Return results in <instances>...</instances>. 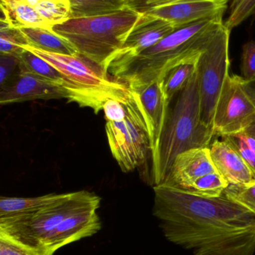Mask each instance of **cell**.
I'll return each mask as SVG.
<instances>
[{
    "instance_id": "obj_14",
    "label": "cell",
    "mask_w": 255,
    "mask_h": 255,
    "mask_svg": "<svg viewBox=\"0 0 255 255\" xmlns=\"http://www.w3.org/2000/svg\"><path fill=\"white\" fill-rule=\"evenodd\" d=\"M217 171L209 147L192 148L177 156L167 179L162 184L185 190L197 178Z\"/></svg>"
},
{
    "instance_id": "obj_33",
    "label": "cell",
    "mask_w": 255,
    "mask_h": 255,
    "mask_svg": "<svg viewBox=\"0 0 255 255\" xmlns=\"http://www.w3.org/2000/svg\"><path fill=\"white\" fill-rule=\"evenodd\" d=\"M179 1V0H124L126 5L140 13H143L145 10L156 7V6L162 5V4H168L173 1ZM232 1V0H231Z\"/></svg>"
},
{
    "instance_id": "obj_24",
    "label": "cell",
    "mask_w": 255,
    "mask_h": 255,
    "mask_svg": "<svg viewBox=\"0 0 255 255\" xmlns=\"http://www.w3.org/2000/svg\"><path fill=\"white\" fill-rule=\"evenodd\" d=\"M36 10L50 25L61 24L71 17L70 1L64 0H42L35 6Z\"/></svg>"
},
{
    "instance_id": "obj_3",
    "label": "cell",
    "mask_w": 255,
    "mask_h": 255,
    "mask_svg": "<svg viewBox=\"0 0 255 255\" xmlns=\"http://www.w3.org/2000/svg\"><path fill=\"white\" fill-rule=\"evenodd\" d=\"M214 133L201 117L197 73L179 93L169 112L157 153L152 158L151 175L154 186L167 179L174 160L180 153L192 148L209 147Z\"/></svg>"
},
{
    "instance_id": "obj_17",
    "label": "cell",
    "mask_w": 255,
    "mask_h": 255,
    "mask_svg": "<svg viewBox=\"0 0 255 255\" xmlns=\"http://www.w3.org/2000/svg\"><path fill=\"white\" fill-rule=\"evenodd\" d=\"M19 29L28 41V46L62 55H75L79 53L73 44L54 32L52 28L23 27Z\"/></svg>"
},
{
    "instance_id": "obj_7",
    "label": "cell",
    "mask_w": 255,
    "mask_h": 255,
    "mask_svg": "<svg viewBox=\"0 0 255 255\" xmlns=\"http://www.w3.org/2000/svg\"><path fill=\"white\" fill-rule=\"evenodd\" d=\"M131 91V90H130ZM123 121L106 122V132L112 156L124 172H132L152 158L146 120L138 96L131 91Z\"/></svg>"
},
{
    "instance_id": "obj_13",
    "label": "cell",
    "mask_w": 255,
    "mask_h": 255,
    "mask_svg": "<svg viewBox=\"0 0 255 255\" xmlns=\"http://www.w3.org/2000/svg\"><path fill=\"white\" fill-rule=\"evenodd\" d=\"M61 87L28 73L18 71L16 79L0 91L1 106L32 100L67 99Z\"/></svg>"
},
{
    "instance_id": "obj_31",
    "label": "cell",
    "mask_w": 255,
    "mask_h": 255,
    "mask_svg": "<svg viewBox=\"0 0 255 255\" xmlns=\"http://www.w3.org/2000/svg\"><path fill=\"white\" fill-rule=\"evenodd\" d=\"M106 122H118L126 118L127 111L126 103L115 100H109L103 107Z\"/></svg>"
},
{
    "instance_id": "obj_4",
    "label": "cell",
    "mask_w": 255,
    "mask_h": 255,
    "mask_svg": "<svg viewBox=\"0 0 255 255\" xmlns=\"http://www.w3.org/2000/svg\"><path fill=\"white\" fill-rule=\"evenodd\" d=\"M23 48L47 61L61 73L65 80L64 90L68 102L89 108L94 114H98L107 100L126 103L130 99L131 91L127 84L83 55L52 53L28 45Z\"/></svg>"
},
{
    "instance_id": "obj_20",
    "label": "cell",
    "mask_w": 255,
    "mask_h": 255,
    "mask_svg": "<svg viewBox=\"0 0 255 255\" xmlns=\"http://www.w3.org/2000/svg\"><path fill=\"white\" fill-rule=\"evenodd\" d=\"M199 57L181 63L171 69L161 80L162 89L166 101H171L177 94H179L190 82L197 70Z\"/></svg>"
},
{
    "instance_id": "obj_27",
    "label": "cell",
    "mask_w": 255,
    "mask_h": 255,
    "mask_svg": "<svg viewBox=\"0 0 255 255\" xmlns=\"http://www.w3.org/2000/svg\"><path fill=\"white\" fill-rule=\"evenodd\" d=\"M255 14V0H232L229 16L224 24L232 31Z\"/></svg>"
},
{
    "instance_id": "obj_18",
    "label": "cell",
    "mask_w": 255,
    "mask_h": 255,
    "mask_svg": "<svg viewBox=\"0 0 255 255\" xmlns=\"http://www.w3.org/2000/svg\"><path fill=\"white\" fill-rule=\"evenodd\" d=\"M67 193L44 195L37 197L0 198V217L32 214L64 199Z\"/></svg>"
},
{
    "instance_id": "obj_37",
    "label": "cell",
    "mask_w": 255,
    "mask_h": 255,
    "mask_svg": "<svg viewBox=\"0 0 255 255\" xmlns=\"http://www.w3.org/2000/svg\"><path fill=\"white\" fill-rule=\"evenodd\" d=\"M19 0H1V3L2 4H11V3L16 2Z\"/></svg>"
},
{
    "instance_id": "obj_29",
    "label": "cell",
    "mask_w": 255,
    "mask_h": 255,
    "mask_svg": "<svg viewBox=\"0 0 255 255\" xmlns=\"http://www.w3.org/2000/svg\"><path fill=\"white\" fill-rule=\"evenodd\" d=\"M222 139L227 141L239 153L240 155L251 171L255 179V151L254 150L250 148L242 138L236 135L223 136Z\"/></svg>"
},
{
    "instance_id": "obj_36",
    "label": "cell",
    "mask_w": 255,
    "mask_h": 255,
    "mask_svg": "<svg viewBox=\"0 0 255 255\" xmlns=\"http://www.w3.org/2000/svg\"><path fill=\"white\" fill-rule=\"evenodd\" d=\"M23 1L26 2L27 4H29V5L35 7V6L37 5L40 1H41L42 0H23Z\"/></svg>"
},
{
    "instance_id": "obj_28",
    "label": "cell",
    "mask_w": 255,
    "mask_h": 255,
    "mask_svg": "<svg viewBox=\"0 0 255 255\" xmlns=\"http://www.w3.org/2000/svg\"><path fill=\"white\" fill-rule=\"evenodd\" d=\"M0 255H47L0 233Z\"/></svg>"
},
{
    "instance_id": "obj_9",
    "label": "cell",
    "mask_w": 255,
    "mask_h": 255,
    "mask_svg": "<svg viewBox=\"0 0 255 255\" xmlns=\"http://www.w3.org/2000/svg\"><path fill=\"white\" fill-rule=\"evenodd\" d=\"M255 121V106L243 88L242 77L229 75L214 112V136L238 134Z\"/></svg>"
},
{
    "instance_id": "obj_12",
    "label": "cell",
    "mask_w": 255,
    "mask_h": 255,
    "mask_svg": "<svg viewBox=\"0 0 255 255\" xmlns=\"http://www.w3.org/2000/svg\"><path fill=\"white\" fill-rule=\"evenodd\" d=\"M97 209L90 208L63 220L42 241L40 251L47 255H53L64 246L97 234L101 229Z\"/></svg>"
},
{
    "instance_id": "obj_2",
    "label": "cell",
    "mask_w": 255,
    "mask_h": 255,
    "mask_svg": "<svg viewBox=\"0 0 255 255\" xmlns=\"http://www.w3.org/2000/svg\"><path fill=\"white\" fill-rule=\"evenodd\" d=\"M223 23V15H218L178 27L134 58L118 79L130 90L161 81L175 66L200 56L211 34Z\"/></svg>"
},
{
    "instance_id": "obj_19",
    "label": "cell",
    "mask_w": 255,
    "mask_h": 255,
    "mask_svg": "<svg viewBox=\"0 0 255 255\" xmlns=\"http://www.w3.org/2000/svg\"><path fill=\"white\" fill-rule=\"evenodd\" d=\"M1 20L4 21L12 28L40 27L51 28L50 25L43 19L35 7L29 5L23 0L11 4L1 3Z\"/></svg>"
},
{
    "instance_id": "obj_16",
    "label": "cell",
    "mask_w": 255,
    "mask_h": 255,
    "mask_svg": "<svg viewBox=\"0 0 255 255\" xmlns=\"http://www.w3.org/2000/svg\"><path fill=\"white\" fill-rule=\"evenodd\" d=\"M209 148L216 169L229 184H244L255 179L239 153L227 141L215 139Z\"/></svg>"
},
{
    "instance_id": "obj_15",
    "label": "cell",
    "mask_w": 255,
    "mask_h": 255,
    "mask_svg": "<svg viewBox=\"0 0 255 255\" xmlns=\"http://www.w3.org/2000/svg\"><path fill=\"white\" fill-rule=\"evenodd\" d=\"M138 96L146 120L152 158L157 153L162 133L169 115V103L162 89L161 81L139 89L131 90ZM151 158V160H152Z\"/></svg>"
},
{
    "instance_id": "obj_25",
    "label": "cell",
    "mask_w": 255,
    "mask_h": 255,
    "mask_svg": "<svg viewBox=\"0 0 255 255\" xmlns=\"http://www.w3.org/2000/svg\"><path fill=\"white\" fill-rule=\"evenodd\" d=\"M0 55H19L28 45L19 28H12L4 21L0 23Z\"/></svg>"
},
{
    "instance_id": "obj_23",
    "label": "cell",
    "mask_w": 255,
    "mask_h": 255,
    "mask_svg": "<svg viewBox=\"0 0 255 255\" xmlns=\"http://www.w3.org/2000/svg\"><path fill=\"white\" fill-rule=\"evenodd\" d=\"M229 183L217 172L207 174L193 181L185 191L208 198H217L223 196Z\"/></svg>"
},
{
    "instance_id": "obj_22",
    "label": "cell",
    "mask_w": 255,
    "mask_h": 255,
    "mask_svg": "<svg viewBox=\"0 0 255 255\" xmlns=\"http://www.w3.org/2000/svg\"><path fill=\"white\" fill-rule=\"evenodd\" d=\"M126 6L124 0H70V18L105 14L121 10Z\"/></svg>"
},
{
    "instance_id": "obj_34",
    "label": "cell",
    "mask_w": 255,
    "mask_h": 255,
    "mask_svg": "<svg viewBox=\"0 0 255 255\" xmlns=\"http://www.w3.org/2000/svg\"><path fill=\"white\" fill-rule=\"evenodd\" d=\"M236 136L242 138L250 148L255 151V121Z\"/></svg>"
},
{
    "instance_id": "obj_32",
    "label": "cell",
    "mask_w": 255,
    "mask_h": 255,
    "mask_svg": "<svg viewBox=\"0 0 255 255\" xmlns=\"http://www.w3.org/2000/svg\"><path fill=\"white\" fill-rule=\"evenodd\" d=\"M19 60L17 56L0 55V86H5L7 81L16 69H19Z\"/></svg>"
},
{
    "instance_id": "obj_5",
    "label": "cell",
    "mask_w": 255,
    "mask_h": 255,
    "mask_svg": "<svg viewBox=\"0 0 255 255\" xmlns=\"http://www.w3.org/2000/svg\"><path fill=\"white\" fill-rule=\"evenodd\" d=\"M142 15L126 6L105 14L70 18L51 28L73 44L79 54L107 70L111 58L124 44Z\"/></svg>"
},
{
    "instance_id": "obj_26",
    "label": "cell",
    "mask_w": 255,
    "mask_h": 255,
    "mask_svg": "<svg viewBox=\"0 0 255 255\" xmlns=\"http://www.w3.org/2000/svg\"><path fill=\"white\" fill-rule=\"evenodd\" d=\"M223 196L255 216V179L244 184H229Z\"/></svg>"
},
{
    "instance_id": "obj_38",
    "label": "cell",
    "mask_w": 255,
    "mask_h": 255,
    "mask_svg": "<svg viewBox=\"0 0 255 255\" xmlns=\"http://www.w3.org/2000/svg\"><path fill=\"white\" fill-rule=\"evenodd\" d=\"M64 1H70V0H64Z\"/></svg>"
},
{
    "instance_id": "obj_21",
    "label": "cell",
    "mask_w": 255,
    "mask_h": 255,
    "mask_svg": "<svg viewBox=\"0 0 255 255\" xmlns=\"http://www.w3.org/2000/svg\"><path fill=\"white\" fill-rule=\"evenodd\" d=\"M18 58L19 60V72L31 73L64 89L65 85L64 76L47 61L25 49Z\"/></svg>"
},
{
    "instance_id": "obj_6",
    "label": "cell",
    "mask_w": 255,
    "mask_h": 255,
    "mask_svg": "<svg viewBox=\"0 0 255 255\" xmlns=\"http://www.w3.org/2000/svg\"><path fill=\"white\" fill-rule=\"evenodd\" d=\"M100 202L98 196L86 190L69 193L59 202L37 212L0 217V233L41 252L42 241L63 220L76 213L99 208Z\"/></svg>"
},
{
    "instance_id": "obj_1",
    "label": "cell",
    "mask_w": 255,
    "mask_h": 255,
    "mask_svg": "<svg viewBox=\"0 0 255 255\" xmlns=\"http://www.w3.org/2000/svg\"><path fill=\"white\" fill-rule=\"evenodd\" d=\"M153 214L168 241L194 255H254L255 216L225 196L154 186Z\"/></svg>"
},
{
    "instance_id": "obj_30",
    "label": "cell",
    "mask_w": 255,
    "mask_h": 255,
    "mask_svg": "<svg viewBox=\"0 0 255 255\" xmlns=\"http://www.w3.org/2000/svg\"><path fill=\"white\" fill-rule=\"evenodd\" d=\"M242 72L244 79L255 77V41L250 40L243 46Z\"/></svg>"
},
{
    "instance_id": "obj_10",
    "label": "cell",
    "mask_w": 255,
    "mask_h": 255,
    "mask_svg": "<svg viewBox=\"0 0 255 255\" xmlns=\"http://www.w3.org/2000/svg\"><path fill=\"white\" fill-rule=\"evenodd\" d=\"M176 28L175 25L163 19L142 13L124 44L109 61L108 72L118 79L134 58L158 43Z\"/></svg>"
},
{
    "instance_id": "obj_11",
    "label": "cell",
    "mask_w": 255,
    "mask_h": 255,
    "mask_svg": "<svg viewBox=\"0 0 255 255\" xmlns=\"http://www.w3.org/2000/svg\"><path fill=\"white\" fill-rule=\"evenodd\" d=\"M231 0H179L156 6L143 13L169 22L175 27L224 15Z\"/></svg>"
},
{
    "instance_id": "obj_8",
    "label": "cell",
    "mask_w": 255,
    "mask_h": 255,
    "mask_svg": "<svg viewBox=\"0 0 255 255\" xmlns=\"http://www.w3.org/2000/svg\"><path fill=\"white\" fill-rule=\"evenodd\" d=\"M231 31L224 23L220 25L208 39L198 61L196 73L201 117L203 124L212 130L217 101L230 75Z\"/></svg>"
},
{
    "instance_id": "obj_35",
    "label": "cell",
    "mask_w": 255,
    "mask_h": 255,
    "mask_svg": "<svg viewBox=\"0 0 255 255\" xmlns=\"http://www.w3.org/2000/svg\"><path fill=\"white\" fill-rule=\"evenodd\" d=\"M242 85L244 91L255 106V77L250 80H246L242 77Z\"/></svg>"
}]
</instances>
